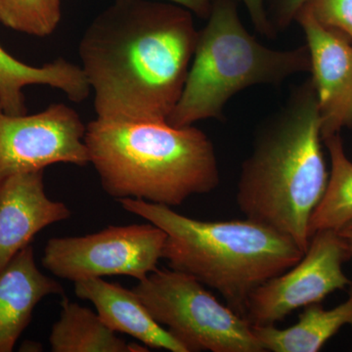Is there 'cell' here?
I'll return each mask as SVG.
<instances>
[{
    "label": "cell",
    "mask_w": 352,
    "mask_h": 352,
    "mask_svg": "<svg viewBox=\"0 0 352 352\" xmlns=\"http://www.w3.org/2000/svg\"><path fill=\"white\" fill-rule=\"evenodd\" d=\"M46 85L60 90L69 100L80 103L91 94L82 67L58 58L43 66H32L16 59L0 45V106L10 115H25L24 89Z\"/></svg>",
    "instance_id": "5bb4252c"
},
{
    "label": "cell",
    "mask_w": 352,
    "mask_h": 352,
    "mask_svg": "<svg viewBox=\"0 0 352 352\" xmlns=\"http://www.w3.org/2000/svg\"><path fill=\"white\" fill-rule=\"evenodd\" d=\"M308 1L309 0H275L273 17L275 31L288 28Z\"/></svg>",
    "instance_id": "ffe728a7"
},
{
    "label": "cell",
    "mask_w": 352,
    "mask_h": 352,
    "mask_svg": "<svg viewBox=\"0 0 352 352\" xmlns=\"http://www.w3.org/2000/svg\"><path fill=\"white\" fill-rule=\"evenodd\" d=\"M305 72H310L307 46L266 47L247 31L232 0H214L207 25L199 32L182 96L166 122L182 127L220 120L224 106L238 92L254 85H279Z\"/></svg>",
    "instance_id": "5b68a950"
},
{
    "label": "cell",
    "mask_w": 352,
    "mask_h": 352,
    "mask_svg": "<svg viewBox=\"0 0 352 352\" xmlns=\"http://www.w3.org/2000/svg\"><path fill=\"white\" fill-rule=\"evenodd\" d=\"M351 258L349 242L335 230L312 234L302 258L254 289L245 317L252 325H274L300 307L320 303L351 284L342 265Z\"/></svg>",
    "instance_id": "ba28073f"
},
{
    "label": "cell",
    "mask_w": 352,
    "mask_h": 352,
    "mask_svg": "<svg viewBox=\"0 0 352 352\" xmlns=\"http://www.w3.org/2000/svg\"><path fill=\"white\" fill-rule=\"evenodd\" d=\"M78 298L89 300L105 325L115 333H126L148 349L187 352L185 347L146 309L133 291L103 278L75 282Z\"/></svg>",
    "instance_id": "4fadbf2b"
},
{
    "label": "cell",
    "mask_w": 352,
    "mask_h": 352,
    "mask_svg": "<svg viewBox=\"0 0 352 352\" xmlns=\"http://www.w3.org/2000/svg\"><path fill=\"white\" fill-rule=\"evenodd\" d=\"M43 175L18 173L0 184V270L45 227L71 217L64 203L46 195Z\"/></svg>",
    "instance_id": "8fae6325"
},
{
    "label": "cell",
    "mask_w": 352,
    "mask_h": 352,
    "mask_svg": "<svg viewBox=\"0 0 352 352\" xmlns=\"http://www.w3.org/2000/svg\"><path fill=\"white\" fill-rule=\"evenodd\" d=\"M122 207L166 234L163 258L173 270L217 289L234 311L245 317L250 296L302 258L288 236L254 220L203 221L168 206L122 199Z\"/></svg>",
    "instance_id": "277c9868"
},
{
    "label": "cell",
    "mask_w": 352,
    "mask_h": 352,
    "mask_svg": "<svg viewBox=\"0 0 352 352\" xmlns=\"http://www.w3.org/2000/svg\"><path fill=\"white\" fill-rule=\"evenodd\" d=\"M322 140L310 78L259 126L238 182L236 201L245 219L288 236L303 252L309 244L310 219L327 188Z\"/></svg>",
    "instance_id": "7a4b0ae2"
},
{
    "label": "cell",
    "mask_w": 352,
    "mask_h": 352,
    "mask_svg": "<svg viewBox=\"0 0 352 352\" xmlns=\"http://www.w3.org/2000/svg\"><path fill=\"white\" fill-rule=\"evenodd\" d=\"M331 159L327 188L315 208L308 233L352 228V162L346 157L340 133L323 139Z\"/></svg>",
    "instance_id": "e0dca14e"
},
{
    "label": "cell",
    "mask_w": 352,
    "mask_h": 352,
    "mask_svg": "<svg viewBox=\"0 0 352 352\" xmlns=\"http://www.w3.org/2000/svg\"><path fill=\"white\" fill-rule=\"evenodd\" d=\"M340 232L349 234L352 236V228L346 229V230L340 231Z\"/></svg>",
    "instance_id": "cb8c5ba5"
},
{
    "label": "cell",
    "mask_w": 352,
    "mask_h": 352,
    "mask_svg": "<svg viewBox=\"0 0 352 352\" xmlns=\"http://www.w3.org/2000/svg\"><path fill=\"white\" fill-rule=\"evenodd\" d=\"M132 291L187 352L265 351L245 317L185 273L155 270Z\"/></svg>",
    "instance_id": "8992f818"
},
{
    "label": "cell",
    "mask_w": 352,
    "mask_h": 352,
    "mask_svg": "<svg viewBox=\"0 0 352 352\" xmlns=\"http://www.w3.org/2000/svg\"><path fill=\"white\" fill-rule=\"evenodd\" d=\"M50 336L53 352H147V346L120 339L98 314L64 298Z\"/></svg>",
    "instance_id": "2e32d148"
},
{
    "label": "cell",
    "mask_w": 352,
    "mask_h": 352,
    "mask_svg": "<svg viewBox=\"0 0 352 352\" xmlns=\"http://www.w3.org/2000/svg\"><path fill=\"white\" fill-rule=\"evenodd\" d=\"M87 126L75 109L53 103L32 115H10L0 106V184L18 173L56 164H89Z\"/></svg>",
    "instance_id": "9c48e42d"
},
{
    "label": "cell",
    "mask_w": 352,
    "mask_h": 352,
    "mask_svg": "<svg viewBox=\"0 0 352 352\" xmlns=\"http://www.w3.org/2000/svg\"><path fill=\"white\" fill-rule=\"evenodd\" d=\"M85 143L102 188L117 201L177 207L220 183L214 144L194 126L96 118L87 124Z\"/></svg>",
    "instance_id": "3957f363"
},
{
    "label": "cell",
    "mask_w": 352,
    "mask_h": 352,
    "mask_svg": "<svg viewBox=\"0 0 352 352\" xmlns=\"http://www.w3.org/2000/svg\"><path fill=\"white\" fill-rule=\"evenodd\" d=\"M61 19V0H0V23L21 34L45 38Z\"/></svg>",
    "instance_id": "ac0fdd59"
},
{
    "label": "cell",
    "mask_w": 352,
    "mask_h": 352,
    "mask_svg": "<svg viewBox=\"0 0 352 352\" xmlns=\"http://www.w3.org/2000/svg\"><path fill=\"white\" fill-rule=\"evenodd\" d=\"M164 1L173 2V3L185 7L201 18L208 17L212 6V0H164Z\"/></svg>",
    "instance_id": "7402d4cb"
},
{
    "label": "cell",
    "mask_w": 352,
    "mask_h": 352,
    "mask_svg": "<svg viewBox=\"0 0 352 352\" xmlns=\"http://www.w3.org/2000/svg\"><path fill=\"white\" fill-rule=\"evenodd\" d=\"M302 9L319 24L342 32L352 41V0H309Z\"/></svg>",
    "instance_id": "d6986e66"
},
{
    "label": "cell",
    "mask_w": 352,
    "mask_h": 352,
    "mask_svg": "<svg viewBox=\"0 0 352 352\" xmlns=\"http://www.w3.org/2000/svg\"><path fill=\"white\" fill-rule=\"evenodd\" d=\"M59 282L36 266L34 248L27 245L0 270V352H11L45 296L63 295Z\"/></svg>",
    "instance_id": "7c38bea8"
},
{
    "label": "cell",
    "mask_w": 352,
    "mask_h": 352,
    "mask_svg": "<svg viewBox=\"0 0 352 352\" xmlns=\"http://www.w3.org/2000/svg\"><path fill=\"white\" fill-rule=\"evenodd\" d=\"M264 351L317 352L344 326H352V286L349 298L337 307L325 309L320 303L308 305L295 325H252Z\"/></svg>",
    "instance_id": "9a60e30c"
},
{
    "label": "cell",
    "mask_w": 352,
    "mask_h": 352,
    "mask_svg": "<svg viewBox=\"0 0 352 352\" xmlns=\"http://www.w3.org/2000/svg\"><path fill=\"white\" fill-rule=\"evenodd\" d=\"M193 13L164 0H115L83 32L78 54L102 120H168L198 43Z\"/></svg>",
    "instance_id": "6da1fadb"
},
{
    "label": "cell",
    "mask_w": 352,
    "mask_h": 352,
    "mask_svg": "<svg viewBox=\"0 0 352 352\" xmlns=\"http://www.w3.org/2000/svg\"><path fill=\"white\" fill-rule=\"evenodd\" d=\"M244 2L256 31L268 38H274L276 31L271 24L263 6V0H242Z\"/></svg>",
    "instance_id": "44dd1931"
},
{
    "label": "cell",
    "mask_w": 352,
    "mask_h": 352,
    "mask_svg": "<svg viewBox=\"0 0 352 352\" xmlns=\"http://www.w3.org/2000/svg\"><path fill=\"white\" fill-rule=\"evenodd\" d=\"M307 38L311 80L321 118L322 138L352 127V45L302 9L296 16Z\"/></svg>",
    "instance_id": "30bf717a"
},
{
    "label": "cell",
    "mask_w": 352,
    "mask_h": 352,
    "mask_svg": "<svg viewBox=\"0 0 352 352\" xmlns=\"http://www.w3.org/2000/svg\"><path fill=\"white\" fill-rule=\"evenodd\" d=\"M344 236V238H346L347 242H349V254H351V258L352 259V236L349 235V234L340 232Z\"/></svg>",
    "instance_id": "603a6c76"
},
{
    "label": "cell",
    "mask_w": 352,
    "mask_h": 352,
    "mask_svg": "<svg viewBox=\"0 0 352 352\" xmlns=\"http://www.w3.org/2000/svg\"><path fill=\"white\" fill-rule=\"evenodd\" d=\"M166 234L154 224L109 226L78 237L51 238L41 263L61 279L78 282L122 275L145 279L163 258Z\"/></svg>",
    "instance_id": "52a82bcc"
}]
</instances>
